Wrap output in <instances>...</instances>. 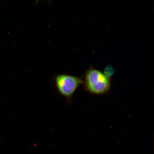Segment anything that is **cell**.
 Instances as JSON below:
<instances>
[{
	"mask_svg": "<svg viewBox=\"0 0 154 154\" xmlns=\"http://www.w3.org/2000/svg\"><path fill=\"white\" fill-rule=\"evenodd\" d=\"M83 83L87 91L96 95L107 93L111 86L109 79L100 71L93 68L87 71Z\"/></svg>",
	"mask_w": 154,
	"mask_h": 154,
	"instance_id": "6da1fadb",
	"label": "cell"
},
{
	"mask_svg": "<svg viewBox=\"0 0 154 154\" xmlns=\"http://www.w3.org/2000/svg\"><path fill=\"white\" fill-rule=\"evenodd\" d=\"M105 70L109 71V72H108L105 74V75L109 79L110 78V77L112 75L114 72V69L112 68L111 67L108 66L107 68H106Z\"/></svg>",
	"mask_w": 154,
	"mask_h": 154,
	"instance_id": "3957f363",
	"label": "cell"
},
{
	"mask_svg": "<svg viewBox=\"0 0 154 154\" xmlns=\"http://www.w3.org/2000/svg\"><path fill=\"white\" fill-rule=\"evenodd\" d=\"M57 91L67 99L72 97L74 92L84 81L81 78L67 74H59L55 78Z\"/></svg>",
	"mask_w": 154,
	"mask_h": 154,
	"instance_id": "7a4b0ae2",
	"label": "cell"
}]
</instances>
